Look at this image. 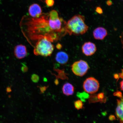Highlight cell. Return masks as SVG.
<instances>
[{
    "label": "cell",
    "mask_w": 123,
    "mask_h": 123,
    "mask_svg": "<svg viewBox=\"0 0 123 123\" xmlns=\"http://www.w3.org/2000/svg\"><path fill=\"white\" fill-rule=\"evenodd\" d=\"M114 95L115 96L118 97L120 98H121L122 97V93L120 92L117 91L114 93Z\"/></svg>",
    "instance_id": "cell-19"
},
{
    "label": "cell",
    "mask_w": 123,
    "mask_h": 123,
    "mask_svg": "<svg viewBox=\"0 0 123 123\" xmlns=\"http://www.w3.org/2000/svg\"><path fill=\"white\" fill-rule=\"evenodd\" d=\"M21 70L23 73H25L28 70V68L25 64H22V66L21 67Z\"/></svg>",
    "instance_id": "cell-18"
},
{
    "label": "cell",
    "mask_w": 123,
    "mask_h": 123,
    "mask_svg": "<svg viewBox=\"0 0 123 123\" xmlns=\"http://www.w3.org/2000/svg\"><path fill=\"white\" fill-rule=\"evenodd\" d=\"M114 77L115 78H116V79H117V78H118L119 77V76H118V75L117 74H115L114 75Z\"/></svg>",
    "instance_id": "cell-27"
},
{
    "label": "cell",
    "mask_w": 123,
    "mask_h": 123,
    "mask_svg": "<svg viewBox=\"0 0 123 123\" xmlns=\"http://www.w3.org/2000/svg\"><path fill=\"white\" fill-rule=\"evenodd\" d=\"M109 119L110 120L113 121L114 120L116 119L115 118V117L113 115H111L109 117Z\"/></svg>",
    "instance_id": "cell-21"
},
{
    "label": "cell",
    "mask_w": 123,
    "mask_h": 123,
    "mask_svg": "<svg viewBox=\"0 0 123 123\" xmlns=\"http://www.w3.org/2000/svg\"><path fill=\"white\" fill-rule=\"evenodd\" d=\"M14 52L16 57L19 59L25 58L27 55L26 47L22 44H18L15 46Z\"/></svg>",
    "instance_id": "cell-7"
},
{
    "label": "cell",
    "mask_w": 123,
    "mask_h": 123,
    "mask_svg": "<svg viewBox=\"0 0 123 123\" xmlns=\"http://www.w3.org/2000/svg\"><path fill=\"white\" fill-rule=\"evenodd\" d=\"M55 84L56 85H57L59 84V82L58 80H55L54 81Z\"/></svg>",
    "instance_id": "cell-26"
},
{
    "label": "cell",
    "mask_w": 123,
    "mask_h": 123,
    "mask_svg": "<svg viewBox=\"0 0 123 123\" xmlns=\"http://www.w3.org/2000/svg\"><path fill=\"white\" fill-rule=\"evenodd\" d=\"M29 12L30 16L33 18L39 17L42 14L41 7L37 4H32L30 6Z\"/></svg>",
    "instance_id": "cell-8"
},
{
    "label": "cell",
    "mask_w": 123,
    "mask_h": 123,
    "mask_svg": "<svg viewBox=\"0 0 123 123\" xmlns=\"http://www.w3.org/2000/svg\"><path fill=\"white\" fill-rule=\"evenodd\" d=\"M27 18L23 24L25 28L24 32L30 40L38 41L45 38L53 42L61 37L54 30L49 13H42L38 18Z\"/></svg>",
    "instance_id": "cell-1"
},
{
    "label": "cell",
    "mask_w": 123,
    "mask_h": 123,
    "mask_svg": "<svg viewBox=\"0 0 123 123\" xmlns=\"http://www.w3.org/2000/svg\"><path fill=\"white\" fill-rule=\"evenodd\" d=\"M67 33L71 35H82L89 30V27L85 24V18L83 15H74L69 19L66 25Z\"/></svg>",
    "instance_id": "cell-2"
},
{
    "label": "cell",
    "mask_w": 123,
    "mask_h": 123,
    "mask_svg": "<svg viewBox=\"0 0 123 123\" xmlns=\"http://www.w3.org/2000/svg\"></svg>",
    "instance_id": "cell-29"
},
{
    "label": "cell",
    "mask_w": 123,
    "mask_h": 123,
    "mask_svg": "<svg viewBox=\"0 0 123 123\" xmlns=\"http://www.w3.org/2000/svg\"><path fill=\"white\" fill-rule=\"evenodd\" d=\"M106 4L108 6H111L112 4V2L111 0H108L107 1Z\"/></svg>",
    "instance_id": "cell-23"
},
{
    "label": "cell",
    "mask_w": 123,
    "mask_h": 123,
    "mask_svg": "<svg viewBox=\"0 0 123 123\" xmlns=\"http://www.w3.org/2000/svg\"><path fill=\"white\" fill-rule=\"evenodd\" d=\"M97 98L100 101H102L103 100H105L104 98H105V95L103 93H100L98 95Z\"/></svg>",
    "instance_id": "cell-17"
},
{
    "label": "cell",
    "mask_w": 123,
    "mask_h": 123,
    "mask_svg": "<svg viewBox=\"0 0 123 123\" xmlns=\"http://www.w3.org/2000/svg\"><path fill=\"white\" fill-rule=\"evenodd\" d=\"M83 53L86 56H90L94 54L97 50L96 46L94 43L86 42L84 43L82 47Z\"/></svg>",
    "instance_id": "cell-6"
},
{
    "label": "cell",
    "mask_w": 123,
    "mask_h": 123,
    "mask_svg": "<svg viewBox=\"0 0 123 123\" xmlns=\"http://www.w3.org/2000/svg\"><path fill=\"white\" fill-rule=\"evenodd\" d=\"M73 73L77 76L82 77L85 75L90 68L86 62L80 60L75 62L71 66Z\"/></svg>",
    "instance_id": "cell-4"
},
{
    "label": "cell",
    "mask_w": 123,
    "mask_h": 123,
    "mask_svg": "<svg viewBox=\"0 0 123 123\" xmlns=\"http://www.w3.org/2000/svg\"><path fill=\"white\" fill-rule=\"evenodd\" d=\"M69 56L65 52L60 51L56 54L55 60L60 64H64L67 63L68 61Z\"/></svg>",
    "instance_id": "cell-10"
},
{
    "label": "cell",
    "mask_w": 123,
    "mask_h": 123,
    "mask_svg": "<svg viewBox=\"0 0 123 123\" xmlns=\"http://www.w3.org/2000/svg\"><path fill=\"white\" fill-rule=\"evenodd\" d=\"M83 87L87 93L93 94L97 92L99 87V84L97 80L91 77L87 78L84 81Z\"/></svg>",
    "instance_id": "cell-5"
},
{
    "label": "cell",
    "mask_w": 123,
    "mask_h": 123,
    "mask_svg": "<svg viewBox=\"0 0 123 123\" xmlns=\"http://www.w3.org/2000/svg\"><path fill=\"white\" fill-rule=\"evenodd\" d=\"M44 81H45V82H46V81H47V79H46V78H44Z\"/></svg>",
    "instance_id": "cell-28"
},
{
    "label": "cell",
    "mask_w": 123,
    "mask_h": 123,
    "mask_svg": "<svg viewBox=\"0 0 123 123\" xmlns=\"http://www.w3.org/2000/svg\"><path fill=\"white\" fill-rule=\"evenodd\" d=\"M31 80L32 81L35 83H37L39 81V78L37 75L33 74L31 76Z\"/></svg>",
    "instance_id": "cell-14"
},
{
    "label": "cell",
    "mask_w": 123,
    "mask_h": 123,
    "mask_svg": "<svg viewBox=\"0 0 123 123\" xmlns=\"http://www.w3.org/2000/svg\"><path fill=\"white\" fill-rule=\"evenodd\" d=\"M123 81H121L120 84V87L122 91L123 90Z\"/></svg>",
    "instance_id": "cell-25"
},
{
    "label": "cell",
    "mask_w": 123,
    "mask_h": 123,
    "mask_svg": "<svg viewBox=\"0 0 123 123\" xmlns=\"http://www.w3.org/2000/svg\"><path fill=\"white\" fill-rule=\"evenodd\" d=\"M6 91L7 93H10V92H11L12 91L11 86L7 87L6 89Z\"/></svg>",
    "instance_id": "cell-22"
},
{
    "label": "cell",
    "mask_w": 123,
    "mask_h": 123,
    "mask_svg": "<svg viewBox=\"0 0 123 123\" xmlns=\"http://www.w3.org/2000/svg\"><path fill=\"white\" fill-rule=\"evenodd\" d=\"M56 48L58 49H60L62 47V46L61 44L60 43H58L57 44L56 46Z\"/></svg>",
    "instance_id": "cell-24"
},
{
    "label": "cell",
    "mask_w": 123,
    "mask_h": 123,
    "mask_svg": "<svg viewBox=\"0 0 123 123\" xmlns=\"http://www.w3.org/2000/svg\"><path fill=\"white\" fill-rule=\"evenodd\" d=\"M74 105L75 108L78 110L82 109L83 105L82 101L80 100L75 101Z\"/></svg>",
    "instance_id": "cell-13"
},
{
    "label": "cell",
    "mask_w": 123,
    "mask_h": 123,
    "mask_svg": "<svg viewBox=\"0 0 123 123\" xmlns=\"http://www.w3.org/2000/svg\"><path fill=\"white\" fill-rule=\"evenodd\" d=\"M45 2L47 5L49 7L53 6L55 3L54 0H45Z\"/></svg>",
    "instance_id": "cell-15"
},
{
    "label": "cell",
    "mask_w": 123,
    "mask_h": 123,
    "mask_svg": "<svg viewBox=\"0 0 123 123\" xmlns=\"http://www.w3.org/2000/svg\"><path fill=\"white\" fill-rule=\"evenodd\" d=\"M93 35L95 39L102 40L107 36V32L104 27H99L95 29L93 32Z\"/></svg>",
    "instance_id": "cell-9"
},
{
    "label": "cell",
    "mask_w": 123,
    "mask_h": 123,
    "mask_svg": "<svg viewBox=\"0 0 123 123\" xmlns=\"http://www.w3.org/2000/svg\"><path fill=\"white\" fill-rule=\"evenodd\" d=\"M74 89L73 86L69 83L64 84L62 88L63 93L67 96L73 95L74 92Z\"/></svg>",
    "instance_id": "cell-12"
},
{
    "label": "cell",
    "mask_w": 123,
    "mask_h": 123,
    "mask_svg": "<svg viewBox=\"0 0 123 123\" xmlns=\"http://www.w3.org/2000/svg\"><path fill=\"white\" fill-rule=\"evenodd\" d=\"M123 99L117 100V106L116 109L117 117L121 123H123Z\"/></svg>",
    "instance_id": "cell-11"
},
{
    "label": "cell",
    "mask_w": 123,
    "mask_h": 123,
    "mask_svg": "<svg viewBox=\"0 0 123 123\" xmlns=\"http://www.w3.org/2000/svg\"><path fill=\"white\" fill-rule=\"evenodd\" d=\"M54 47L51 42L47 38H41L37 41L34 53L35 55L47 57L51 55Z\"/></svg>",
    "instance_id": "cell-3"
},
{
    "label": "cell",
    "mask_w": 123,
    "mask_h": 123,
    "mask_svg": "<svg viewBox=\"0 0 123 123\" xmlns=\"http://www.w3.org/2000/svg\"><path fill=\"white\" fill-rule=\"evenodd\" d=\"M96 12L99 14H102L103 13V10L100 7H96Z\"/></svg>",
    "instance_id": "cell-20"
},
{
    "label": "cell",
    "mask_w": 123,
    "mask_h": 123,
    "mask_svg": "<svg viewBox=\"0 0 123 123\" xmlns=\"http://www.w3.org/2000/svg\"><path fill=\"white\" fill-rule=\"evenodd\" d=\"M49 86H37L39 87L40 89V93L43 94L44 93V92L46 91L47 89L48 88Z\"/></svg>",
    "instance_id": "cell-16"
}]
</instances>
